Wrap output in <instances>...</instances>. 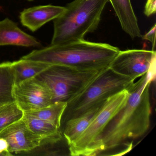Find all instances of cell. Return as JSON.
I'll return each mask as SVG.
<instances>
[{"mask_svg":"<svg viewBox=\"0 0 156 156\" xmlns=\"http://www.w3.org/2000/svg\"><path fill=\"white\" fill-rule=\"evenodd\" d=\"M152 80L149 72L127 88L126 103L108 122L101 135L103 151L141 137L148 130L151 110L150 87Z\"/></svg>","mask_w":156,"mask_h":156,"instance_id":"cell-1","label":"cell"},{"mask_svg":"<svg viewBox=\"0 0 156 156\" xmlns=\"http://www.w3.org/2000/svg\"><path fill=\"white\" fill-rule=\"evenodd\" d=\"M120 50L106 43L84 39L63 44H50L35 50L22 59L50 65H62L85 69L105 70Z\"/></svg>","mask_w":156,"mask_h":156,"instance_id":"cell-2","label":"cell"},{"mask_svg":"<svg viewBox=\"0 0 156 156\" xmlns=\"http://www.w3.org/2000/svg\"><path fill=\"white\" fill-rule=\"evenodd\" d=\"M108 0H74L65 11L54 20L51 44H63L83 40L95 31Z\"/></svg>","mask_w":156,"mask_h":156,"instance_id":"cell-3","label":"cell"},{"mask_svg":"<svg viewBox=\"0 0 156 156\" xmlns=\"http://www.w3.org/2000/svg\"><path fill=\"white\" fill-rule=\"evenodd\" d=\"M134 82L129 77L108 67L83 91L67 102L62 124L101 106L110 97L127 89Z\"/></svg>","mask_w":156,"mask_h":156,"instance_id":"cell-4","label":"cell"},{"mask_svg":"<svg viewBox=\"0 0 156 156\" xmlns=\"http://www.w3.org/2000/svg\"><path fill=\"white\" fill-rule=\"evenodd\" d=\"M105 70L51 65L36 77L49 87L52 94L54 103H67L83 91Z\"/></svg>","mask_w":156,"mask_h":156,"instance_id":"cell-5","label":"cell"},{"mask_svg":"<svg viewBox=\"0 0 156 156\" xmlns=\"http://www.w3.org/2000/svg\"><path fill=\"white\" fill-rule=\"evenodd\" d=\"M128 96L127 89H125L107 100L89 126L68 147L70 155L96 156L103 151L101 135L112 118L125 105Z\"/></svg>","mask_w":156,"mask_h":156,"instance_id":"cell-6","label":"cell"},{"mask_svg":"<svg viewBox=\"0 0 156 156\" xmlns=\"http://www.w3.org/2000/svg\"><path fill=\"white\" fill-rule=\"evenodd\" d=\"M156 51L145 50H126L119 52L109 67L135 81L149 72L156 60Z\"/></svg>","mask_w":156,"mask_h":156,"instance_id":"cell-7","label":"cell"},{"mask_svg":"<svg viewBox=\"0 0 156 156\" xmlns=\"http://www.w3.org/2000/svg\"><path fill=\"white\" fill-rule=\"evenodd\" d=\"M13 95L15 102L24 112L41 109L54 103L49 87L36 77L15 85Z\"/></svg>","mask_w":156,"mask_h":156,"instance_id":"cell-8","label":"cell"},{"mask_svg":"<svg viewBox=\"0 0 156 156\" xmlns=\"http://www.w3.org/2000/svg\"><path fill=\"white\" fill-rule=\"evenodd\" d=\"M6 140L10 153L30 151L44 144V139L32 132L23 119H20L0 132Z\"/></svg>","mask_w":156,"mask_h":156,"instance_id":"cell-9","label":"cell"},{"mask_svg":"<svg viewBox=\"0 0 156 156\" xmlns=\"http://www.w3.org/2000/svg\"><path fill=\"white\" fill-rule=\"evenodd\" d=\"M65 7L52 5H41L24 9L20 12L22 24L33 32L59 17L65 11Z\"/></svg>","mask_w":156,"mask_h":156,"instance_id":"cell-10","label":"cell"},{"mask_svg":"<svg viewBox=\"0 0 156 156\" xmlns=\"http://www.w3.org/2000/svg\"><path fill=\"white\" fill-rule=\"evenodd\" d=\"M5 45L39 48L42 46L36 38L24 32L9 18L0 21V46Z\"/></svg>","mask_w":156,"mask_h":156,"instance_id":"cell-11","label":"cell"},{"mask_svg":"<svg viewBox=\"0 0 156 156\" xmlns=\"http://www.w3.org/2000/svg\"><path fill=\"white\" fill-rule=\"evenodd\" d=\"M117 17L122 30L132 39L141 38L137 19L130 0H108Z\"/></svg>","mask_w":156,"mask_h":156,"instance_id":"cell-12","label":"cell"},{"mask_svg":"<svg viewBox=\"0 0 156 156\" xmlns=\"http://www.w3.org/2000/svg\"><path fill=\"white\" fill-rule=\"evenodd\" d=\"M22 119L32 132L44 139V144L57 143L64 137L60 129L48 121L24 112Z\"/></svg>","mask_w":156,"mask_h":156,"instance_id":"cell-13","label":"cell"},{"mask_svg":"<svg viewBox=\"0 0 156 156\" xmlns=\"http://www.w3.org/2000/svg\"><path fill=\"white\" fill-rule=\"evenodd\" d=\"M103 105L93 108L82 115L69 119L65 123L62 133L68 147L84 131Z\"/></svg>","mask_w":156,"mask_h":156,"instance_id":"cell-14","label":"cell"},{"mask_svg":"<svg viewBox=\"0 0 156 156\" xmlns=\"http://www.w3.org/2000/svg\"><path fill=\"white\" fill-rule=\"evenodd\" d=\"M50 65L42 62L22 58L18 61L12 62L15 85L30 78L36 77Z\"/></svg>","mask_w":156,"mask_h":156,"instance_id":"cell-15","label":"cell"},{"mask_svg":"<svg viewBox=\"0 0 156 156\" xmlns=\"http://www.w3.org/2000/svg\"><path fill=\"white\" fill-rule=\"evenodd\" d=\"M15 78L12 62L0 63V106L15 102Z\"/></svg>","mask_w":156,"mask_h":156,"instance_id":"cell-16","label":"cell"},{"mask_svg":"<svg viewBox=\"0 0 156 156\" xmlns=\"http://www.w3.org/2000/svg\"><path fill=\"white\" fill-rule=\"evenodd\" d=\"M67 102L57 101L41 109L27 113L51 123L61 129L62 119Z\"/></svg>","mask_w":156,"mask_h":156,"instance_id":"cell-17","label":"cell"},{"mask_svg":"<svg viewBox=\"0 0 156 156\" xmlns=\"http://www.w3.org/2000/svg\"><path fill=\"white\" fill-rule=\"evenodd\" d=\"M24 112L16 102L0 106V132L14 122L22 119Z\"/></svg>","mask_w":156,"mask_h":156,"instance_id":"cell-18","label":"cell"},{"mask_svg":"<svg viewBox=\"0 0 156 156\" xmlns=\"http://www.w3.org/2000/svg\"><path fill=\"white\" fill-rule=\"evenodd\" d=\"M156 25L155 24L150 30L148 32L141 37L143 40L149 41L151 43L152 45V51H155L154 49L156 45Z\"/></svg>","mask_w":156,"mask_h":156,"instance_id":"cell-19","label":"cell"},{"mask_svg":"<svg viewBox=\"0 0 156 156\" xmlns=\"http://www.w3.org/2000/svg\"><path fill=\"white\" fill-rule=\"evenodd\" d=\"M156 11V0H147L145 5L144 14L149 17L155 14Z\"/></svg>","mask_w":156,"mask_h":156,"instance_id":"cell-20","label":"cell"},{"mask_svg":"<svg viewBox=\"0 0 156 156\" xmlns=\"http://www.w3.org/2000/svg\"><path fill=\"white\" fill-rule=\"evenodd\" d=\"M9 151V145L6 140L0 138V156H12Z\"/></svg>","mask_w":156,"mask_h":156,"instance_id":"cell-21","label":"cell"},{"mask_svg":"<svg viewBox=\"0 0 156 156\" xmlns=\"http://www.w3.org/2000/svg\"><path fill=\"white\" fill-rule=\"evenodd\" d=\"M27 1H28L29 2H32L34 1V0H27Z\"/></svg>","mask_w":156,"mask_h":156,"instance_id":"cell-22","label":"cell"}]
</instances>
